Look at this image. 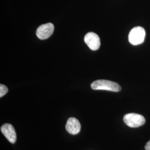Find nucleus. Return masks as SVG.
I'll return each mask as SVG.
<instances>
[{"instance_id":"6","label":"nucleus","mask_w":150,"mask_h":150,"mask_svg":"<svg viewBox=\"0 0 150 150\" xmlns=\"http://www.w3.org/2000/svg\"><path fill=\"white\" fill-rule=\"evenodd\" d=\"M2 134L11 144H15L17 139L16 131L13 126L10 123H5L1 127Z\"/></svg>"},{"instance_id":"4","label":"nucleus","mask_w":150,"mask_h":150,"mask_svg":"<svg viewBox=\"0 0 150 150\" xmlns=\"http://www.w3.org/2000/svg\"><path fill=\"white\" fill-rule=\"evenodd\" d=\"M84 41L88 47L93 51H96L101 46L99 36L94 32H88L84 38Z\"/></svg>"},{"instance_id":"3","label":"nucleus","mask_w":150,"mask_h":150,"mask_svg":"<svg viewBox=\"0 0 150 150\" xmlns=\"http://www.w3.org/2000/svg\"><path fill=\"white\" fill-rule=\"evenodd\" d=\"M146 32L143 27L140 26L133 28L129 33V41L133 45H139L145 41Z\"/></svg>"},{"instance_id":"7","label":"nucleus","mask_w":150,"mask_h":150,"mask_svg":"<svg viewBox=\"0 0 150 150\" xmlns=\"http://www.w3.org/2000/svg\"><path fill=\"white\" fill-rule=\"evenodd\" d=\"M66 129L67 131L70 134H77L80 131V123L77 119L74 117H71L69 118L67 121Z\"/></svg>"},{"instance_id":"1","label":"nucleus","mask_w":150,"mask_h":150,"mask_svg":"<svg viewBox=\"0 0 150 150\" xmlns=\"http://www.w3.org/2000/svg\"><path fill=\"white\" fill-rule=\"evenodd\" d=\"M91 87L92 89L95 90H107L112 92H119L121 90V87L117 83L106 80L95 81L91 83Z\"/></svg>"},{"instance_id":"9","label":"nucleus","mask_w":150,"mask_h":150,"mask_svg":"<svg viewBox=\"0 0 150 150\" xmlns=\"http://www.w3.org/2000/svg\"><path fill=\"white\" fill-rule=\"evenodd\" d=\"M145 149L146 150H150V140L145 145Z\"/></svg>"},{"instance_id":"2","label":"nucleus","mask_w":150,"mask_h":150,"mask_svg":"<svg viewBox=\"0 0 150 150\" xmlns=\"http://www.w3.org/2000/svg\"><path fill=\"white\" fill-rule=\"evenodd\" d=\"M123 122L132 128L139 127L144 125L146 122L145 117L137 113H131L126 114L123 117Z\"/></svg>"},{"instance_id":"5","label":"nucleus","mask_w":150,"mask_h":150,"mask_svg":"<svg viewBox=\"0 0 150 150\" xmlns=\"http://www.w3.org/2000/svg\"><path fill=\"white\" fill-rule=\"evenodd\" d=\"M54 31V25L51 23L43 24L38 27L36 36L40 40H46L50 38Z\"/></svg>"},{"instance_id":"8","label":"nucleus","mask_w":150,"mask_h":150,"mask_svg":"<svg viewBox=\"0 0 150 150\" xmlns=\"http://www.w3.org/2000/svg\"><path fill=\"white\" fill-rule=\"evenodd\" d=\"M8 92V88L4 85H0V97L5 96Z\"/></svg>"}]
</instances>
